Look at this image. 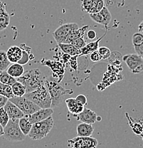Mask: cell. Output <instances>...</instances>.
<instances>
[{"mask_svg": "<svg viewBox=\"0 0 143 148\" xmlns=\"http://www.w3.org/2000/svg\"><path fill=\"white\" fill-rule=\"evenodd\" d=\"M16 81L25 86L27 92H30L44 84L45 78L39 69H33L24 72L23 75L16 78Z\"/></svg>", "mask_w": 143, "mask_h": 148, "instance_id": "obj_1", "label": "cell"}, {"mask_svg": "<svg viewBox=\"0 0 143 148\" xmlns=\"http://www.w3.org/2000/svg\"><path fill=\"white\" fill-rule=\"evenodd\" d=\"M44 84L47 86L51 97V108L59 106L64 101V97L66 95L72 94L73 92V90H67L57 81H54L50 78H45Z\"/></svg>", "mask_w": 143, "mask_h": 148, "instance_id": "obj_2", "label": "cell"}, {"mask_svg": "<svg viewBox=\"0 0 143 148\" xmlns=\"http://www.w3.org/2000/svg\"><path fill=\"white\" fill-rule=\"evenodd\" d=\"M24 96L33 101L41 108H51V97L50 93L44 83L34 91L27 92Z\"/></svg>", "mask_w": 143, "mask_h": 148, "instance_id": "obj_3", "label": "cell"}, {"mask_svg": "<svg viewBox=\"0 0 143 148\" xmlns=\"http://www.w3.org/2000/svg\"><path fill=\"white\" fill-rule=\"evenodd\" d=\"M54 121L52 116L43 121L38 122L32 125L29 137L34 140H38L46 138L53 128Z\"/></svg>", "mask_w": 143, "mask_h": 148, "instance_id": "obj_4", "label": "cell"}, {"mask_svg": "<svg viewBox=\"0 0 143 148\" xmlns=\"http://www.w3.org/2000/svg\"><path fill=\"white\" fill-rule=\"evenodd\" d=\"M19 119H10L4 127V137L10 142H21L25 140L26 135L21 130L19 125Z\"/></svg>", "mask_w": 143, "mask_h": 148, "instance_id": "obj_5", "label": "cell"}, {"mask_svg": "<svg viewBox=\"0 0 143 148\" xmlns=\"http://www.w3.org/2000/svg\"><path fill=\"white\" fill-rule=\"evenodd\" d=\"M10 101L14 103L25 115H31L41 109V108L38 107L37 105L35 104L33 101L29 100L24 95L22 97L14 96L10 99Z\"/></svg>", "mask_w": 143, "mask_h": 148, "instance_id": "obj_6", "label": "cell"}, {"mask_svg": "<svg viewBox=\"0 0 143 148\" xmlns=\"http://www.w3.org/2000/svg\"><path fill=\"white\" fill-rule=\"evenodd\" d=\"M78 28L79 27L78 24L76 23H68L63 24L53 32V37L58 44H64L69 34Z\"/></svg>", "mask_w": 143, "mask_h": 148, "instance_id": "obj_7", "label": "cell"}, {"mask_svg": "<svg viewBox=\"0 0 143 148\" xmlns=\"http://www.w3.org/2000/svg\"><path fill=\"white\" fill-rule=\"evenodd\" d=\"M122 61L125 63L129 70L134 74L143 71V58L137 53H130L124 56Z\"/></svg>", "mask_w": 143, "mask_h": 148, "instance_id": "obj_8", "label": "cell"}, {"mask_svg": "<svg viewBox=\"0 0 143 148\" xmlns=\"http://www.w3.org/2000/svg\"><path fill=\"white\" fill-rule=\"evenodd\" d=\"M68 147L70 148H96L98 142L95 138L90 137H78L69 140Z\"/></svg>", "mask_w": 143, "mask_h": 148, "instance_id": "obj_9", "label": "cell"}, {"mask_svg": "<svg viewBox=\"0 0 143 148\" xmlns=\"http://www.w3.org/2000/svg\"><path fill=\"white\" fill-rule=\"evenodd\" d=\"M89 14H90V18L93 21H95L97 24L104 26L106 29L107 28V26L110 24L112 19L111 14L105 6L101 12H98V13Z\"/></svg>", "mask_w": 143, "mask_h": 148, "instance_id": "obj_10", "label": "cell"}, {"mask_svg": "<svg viewBox=\"0 0 143 148\" xmlns=\"http://www.w3.org/2000/svg\"><path fill=\"white\" fill-rule=\"evenodd\" d=\"M53 114V110L51 108H41L34 113L27 115V116L28 117L31 123L34 124V123H38V122H41L47 119L49 117L52 116Z\"/></svg>", "mask_w": 143, "mask_h": 148, "instance_id": "obj_11", "label": "cell"}, {"mask_svg": "<svg viewBox=\"0 0 143 148\" xmlns=\"http://www.w3.org/2000/svg\"><path fill=\"white\" fill-rule=\"evenodd\" d=\"M4 108L7 111L10 119H21V118L25 116L24 112L20 110L14 103L11 102L10 100L5 105Z\"/></svg>", "mask_w": 143, "mask_h": 148, "instance_id": "obj_12", "label": "cell"}, {"mask_svg": "<svg viewBox=\"0 0 143 148\" xmlns=\"http://www.w3.org/2000/svg\"><path fill=\"white\" fill-rule=\"evenodd\" d=\"M97 114L94 111L89 108H84L80 114L78 115V120L81 121L82 123H88V124L93 125L97 121Z\"/></svg>", "mask_w": 143, "mask_h": 148, "instance_id": "obj_13", "label": "cell"}, {"mask_svg": "<svg viewBox=\"0 0 143 148\" xmlns=\"http://www.w3.org/2000/svg\"><path fill=\"white\" fill-rule=\"evenodd\" d=\"M8 59L12 64L19 63L23 56V49L17 46H12L7 51Z\"/></svg>", "mask_w": 143, "mask_h": 148, "instance_id": "obj_14", "label": "cell"}, {"mask_svg": "<svg viewBox=\"0 0 143 148\" xmlns=\"http://www.w3.org/2000/svg\"><path fill=\"white\" fill-rule=\"evenodd\" d=\"M10 23V16L6 9V4L0 1V32L5 30Z\"/></svg>", "mask_w": 143, "mask_h": 148, "instance_id": "obj_15", "label": "cell"}, {"mask_svg": "<svg viewBox=\"0 0 143 148\" xmlns=\"http://www.w3.org/2000/svg\"><path fill=\"white\" fill-rule=\"evenodd\" d=\"M66 106L68 107V111L70 112V113L76 114V115H78V114L81 113L83 110H84V106H83L82 104L79 103L76 98H68V99L66 100Z\"/></svg>", "mask_w": 143, "mask_h": 148, "instance_id": "obj_16", "label": "cell"}, {"mask_svg": "<svg viewBox=\"0 0 143 148\" xmlns=\"http://www.w3.org/2000/svg\"><path fill=\"white\" fill-rule=\"evenodd\" d=\"M107 33V32H106ZM106 33L105 34L103 35L101 38H98V40H96L95 41H93V42H90L89 44H86V46L84 48H83L81 50H80V53L79 55L77 56L78 57L81 56H85L87 54H89V53H91L93 52L96 51L98 50L99 49V43L101 40L103 39V37H105Z\"/></svg>", "mask_w": 143, "mask_h": 148, "instance_id": "obj_17", "label": "cell"}, {"mask_svg": "<svg viewBox=\"0 0 143 148\" xmlns=\"http://www.w3.org/2000/svg\"><path fill=\"white\" fill-rule=\"evenodd\" d=\"M94 131V127L92 125L81 123L78 125L76 127L77 136L78 137H90Z\"/></svg>", "mask_w": 143, "mask_h": 148, "instance_id": "obj_18", "label": "cell"}, {"mask_svg": "<svg viewBox=\"0 0 143 148\" xmlns=\"http://www.w3.org/2000/svg\"><path fill=\"white\" fill-rule=\"evenodd\" d=\"M7 72L14 78H18L21 77V75H23L25 71H24V68L23 65L18 64V63H15V64H11L9 66Z\"/></svg>", "mask_w": 143, "mask_h": 148, "instance_id": "obj_19", "label": "cell"}, {"mask_svg": "<svg viewBox=\"0 0 143 148\" xmlns=\"http://www.w3.org/2000/svg\"><path fill=\"white\" fill-rule=\"evenodd\" d=\"M88 28V26L86 25L73 31V32L69 34V36H68V38H66V40L64 44H70L72 41H75V40L78 39V38H81V37H83L84 34H85L86 31L87 30Z\"/></svg>", "mask_w": 143, "mask_h": 148, "instance_id": "obj_20", "label": "cell"}, {"mask_svg": "<svg viewBox=\"0 0 143 148\" xmlns=\"http://www.w3.org/2000/svg\"><path fill=\"white\" fill-rule=\"evenodd\" d=\"M60 49L64 53H66L72 56H78L80 53V50L77 49L75 46L70 44H58Z\"/></svg>", "mask_w": 143, "mask_h": 148, "instance_id": "obj_21", "label": "cell"}, {"mask_svg": "<svg viewBox=\"0 0 143 148\" xmlns=\"http://www.w3.org/2000/svg\"><path fill=\"white\" fill-rule=\"evenodd\" d=\"M19 125L20 129L22 131L23 133H24L26 136H27V135H29V132H30L31 130L33 124L31 123V122L29 121L28 117H27V115H25L24 117L21 118V119H19Z\"/></svg>", "mask_w": 143, "mask_h": 148, "instance_id": "obj_22", "label": "cell"}, {"mask_svg": "<svg viewBox=\"0 0 143 148\" xmlns=\"http://www.w3.org/2000/svg\"><path fill=\"white\" fill-rule=\"evenodd\" d=\"M12 91L15 97H22L27 93V89L25 86L19 81H16L12 86Z\"/></svg>", "mask_w": 143, "mask_h": 148, "instance_id": "obj_23", "label": "cell"}, {"mask_svg": "<svg viewBox=\"0 0 143 148\" xmlns=\"http://www.w3.org/2000/svg\"><path fill=\"white\" fill-rule=\"evenodd\" d=\"M11 62L8 59L7 52L4 51H0V72L5 71L10 66Z\"/></svg>", "mask_w": 143, "mask_h": 148, "instance_id": "obj_24", "label": "cell"}, {"mask_svg": "<svg viewBox=\"0 0 143 148\" xmlns=\"http://www.w3.org/2000/svg\"><path fill=\"white\" fill-rule=\"evenodd\" d=\"M16 81H16V78H14L12 75H10L6 71H5L0 72V82L1 83L12 86Z\"/></svg>", "mask_w": 143, "mask_h": 148, "instance_id": "obj_25", "label": "cell"}, {"mask_svg": "<svg viewBox=\"0 0 143 148\" xmlns=\"http://www.w3.org/2000/svg\"><path fill=\"white\" fill-rule=\"evenodd\" d=\"M0 95L7 97L9 100L14 97L13 91H12V86L4 84L1 82H0Z\"/></svg>", "mask_w": 143, "mask_h": 148, "instance_id": "obj_26", "label": "cell"}, {"mask_svg": "<svg viewBox=\"0 0 143 148\" xmlns=\"http://www.w3.org/2000/svg\"><path fill=\"white\" fill-rule=\"evenodd\" d=\"M49 64H47L46 65L49 66L51 68V69L52 70V71L53 73H56L57 75H64V66H62V64H60V63L56 62V61H49Z\"/></svg>", "mask_w": 143, "mask_h": 148, "instance_id": "obj_27", "label": "cell"}, {"mask_svg": "<svg viewBox=\"0 0 143 148\" xmlns=\"http://www.w3.org/2000/svg\"><path fill=\"white\" fill-rule=\"evenodd\" d=\"M105 6V1L104 0H94L93 7H92L90 14L98 13V12H101Z\"/></svg>", "mask_w": 143, "mask_h": 148, "instance_id": "obj_28", "label": "cell"}, {"mask_svg": "<svg viewBox=\"0 0 143 148\" xmlns=\"http://www.w3.org/2000/svg\"><path fill=\"white\" fill-rule=\"evenodd\" d=\"M132 42L134 47L140 46L141 44H143V34L140 32L135 33L132 36Z\"/></svg>", "mask_w": 143, "mask_h": 148, "instance_id": "obj_29", "label": "cell"}, {"mask_svg": "<svg viewBox=\"0 0 143 148\" xmlns=\"http://www.w3.org/2000/svg\"><path fill=\"white\" fill-rule=\"evenodd\" d=\"M94 0H81V9L86 13L90 14Z\"/></svg>", "mask_w": 143, "mask_h": 148, "instance_id": "obj_30", "label": "cell"}, {"mask_svg": "<svg viewBox=\"0 0 143 148\" xmlns=\"http://www.w3.org/2000/svg\"><path fill=\"white\" fill-rule=\"evenodd\" d=\"M10 120V117H9L7 111L4 110V108L0 109V124L4 127L9 123Z\"/></svg>", "mask_w": 143, "mask_h": 148, "instance_id": "obj_31", "label": "cell"}, {"mask_svg": "<svg viewBox=\"0 0 143 148\" xmlns=\"http://www.w3.org/2000/svg\"><path fill=\"white\" fill-rule=\"evenodd\" d=\"M98 53L101 55L102 59H108L109 57L111 55V51H110V49L107 47H105V46H101V47H99L98 50Z\"/></svg>", "mask_w": 143, "mask_h": 148, "instance_id": "obj_32", "label": "cell"}, {"mask_svg": "<svg viewBox=\"0 0 143 148\" xmlns=\"http://www.w3.org/2000/svg\"><path fill=\"white\" fill-rule=\"evenodd\" d=\"M70 44H72L73 46H75V47H76L77 49H78V50H81L83 48H84L86 46V41L85 39H84L83 37H81V38L72 41V42L70 43Z\"/></svg>", "mask_w": 143, "mask_h": 148, "instance_id": "obj_33", "label": "cell"}, {"mask_svg": "<svg viewBox=\"0 0 143 148\" xmlns=\"http://www.w3.org/2000/svg\"><path fill=\"white\" fill-rule=\"evenodd\" d=\"M29 59H30V58H29V55L28 53V52L27 51H24V49H23V56H22V58L21 59V61H19L18 64H21V65H24V64H26L28 63V61H29Z\"/></svg>", "mask_w": 143, "mask_h": 148, "instance_id": "obj_34", "label": "cell"}, {"mask_svg": "<svg viewBox=\"0 0 143 148\" xmlns=\"http://www.w3.org/2000/svg\"><path fill=\"white\" fill-rule=\"evenodd\" d=\"M90 58L92 61H93V62H98V61H100L102 60V58H101V55L99 54V53H98V51H94V52H93V53H90Z\"/></svg>", "mask_w": 143, "mask_h": 148, "instance_id": "obj_35", "label": "cell"}, {"mask_svg": "<svg viewBox=\"0 0 143 148\" xmlns=\"http://www.w3.org/2000/svg\"><path fill=\"white\" fill-rule=\"evenodd\" d=\"M76 99L81 104H82L83 106H86L87 104V98L86 97V95H78V96L76 97Z\"/></svg>", "mask_w": 143, "mask_h": 148, "instance_id": "obj_36", "label": "cell"}, {"mask_svg": "<svg viewBox=\"0 0 143 148\" xmlns=\"http://www.w3.org/2000/svg\"><path fill=\"white\" fill-rule=\"evenodd\" d=\"M87 38L90 40H94L97 36L96 32L94 30H89L86 34Z\"/></svg>", "mask_w": 143, "mask_h": 148, "instance_id": "obj_37", "label": "cell"}, {"mask_svg": "<svg viewBox=\"0 0 143 148\" xmlns=\"http://www.w3.org/2000/svg\"><path fill=\"white\" fill-rule=\"evenodd\" d=\"M8 101L9 99L7 97L0 95V109L2 108H4L5 106V105L7 104Z\"/></svg>", "mask_w": 143, "mask_h": 148, "instance_id": "obj_38", "label": "cell"}, {"mask_svg": "<svg viewBox=\"0 0 143 148\" xmlns=\"http://www.w3.org/2000/svg\"><path fill=\"white\" fill-rule=\"evenodd\" d=\"M134 49H135V52H136L137 54L143 58V44H142L139 46L134 47Z\"/></svg>", "mask_w": 143, "mask_h": 148, "instance_id": "obj_39", "label": "cell"}, {"mask_svg": "<svg viewBox=\"0 0 143 148\" xmlns=\"http://www.w3.org/2000/svg\"><path fill=\"white\" fill-rule=\"evenodd\" d=\"M138 30H139V32H140L143 34V21H141V23L138 26Z\"/></svg>", "mask_w": 143, "mask_h": 148, "instance_id": "obj_40", "label": "cell"}, {"mask_svg": "<svg viewBox=\"0 0 143 148\" xmlns=\"http://www.w3.org/2000/svg\"><path fill=\"white\" fill-rule=\"evenodd\" d=\"M4 127L0 124V137L1 136H4Z\"/></svg>", "mask_w": 143, "mask_h": 148, "instance_id": "obj_41", "label": "cell"}]
</instances>
